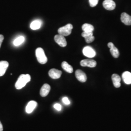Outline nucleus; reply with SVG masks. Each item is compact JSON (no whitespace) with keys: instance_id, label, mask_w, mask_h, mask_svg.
<instances>
[{"instance_id":"f257e3e1","label":"nucleus","mask_w":131,"mask_h":131,"mask_svg":"<svg viewBox=\"0 0 131 131\" xmlns=\"http://www.w3.org/2000/svg\"><path fill=\"white\" fill-rule=\"evenodd\" d=\"M31 81V76L29 74H21L15 84L16 89H20L24 87L26 84Z\"/></svg>"},{"instance_id":"f03ea898","label":"nucleus","mask_w":131,"mask_h":131,"mask_svg":"<svg viewBox=\"0 0 131 131\" xmlns=\"http://www.w3.org/2000/svg\"><path fill=\"white\" fill-rule=\"evenodd\" d=\"M36 56L38 62L41 64H45L48 61L47 57L46 56L43 49L41 48H38L36 50Z\"/></svg>"},{"instance_id":"7ed1b4c3","label":"nucleus","mask_w":131,"mask_h":131,"mask_svg":"<svg viewBox=\"0 0 131 131\" xmlns=\"http://www.w3.org/2000/svg\"><path fill=\"white\" fill-rule=\"evenodd\" d=\"M73 26L71 24H68L65 26L59 28L58 30V33L59 35H62L64 37L68 36L71 33Z\"/></svg>"},{"instance_id":"20e7f679","label":"nucleus","mask_w":131,"mask_h":131,"mask_svg":"<svg viewBox=\"0 0 131 131\" xmlns=\"http://www.w3.org/2000/svg\"><path fill=\"white\" fill-rule=\"evenodd\" d=\"M83 53L84 56L89 58H93L96 54L95 50L90 46H85L84 47L83 50Z\"/></svg>"},{"instance_id":"39448f33","label":"nucleus","mask_w":131,"mask_h":131,"mask_svg":"<svg viewBox=\"0 0 131 131\" xmlns=\"http://www.w3.org/2000/svg\"><path fill=\"white\" fill-rule=\"evenodd\" d=\"M54 39L56 43H57L60 46L65 47L67 46V42L65 37L60 35H56L54 36Z\"/></svg>"},{"instance_id":"423d86ee","label":"nucleus","mask_w":131,"mask_h":131,"mask_svg":"<svg viewBox=\"0 0 131 131\" xmlns=\"http://www.w3.org/2000/svg\"><path fill=\"white\" fill-rule=\"evenodd\" d=\"M80 65L82 67L94 68L97 65V62L93 59H84L80 62Z\"/></svg>"},{"instance_id":"0eeeda50","label":"nucleus","mask_w":131,"mask_h":131,"mask_svg":"<svg viewBox=\"0 0 131 131\" xmlns=\"http://www.w3.org/2000/svg\"><path fill=\"white\" fill-rule=\"evenodd\" d=\"M75 76L77 80L82 83L85 82L87 80V77L85 73L80 70H77L75 71Z\"/></svg>"},{"instance_id":"6e6552de","label":"nucleus","mask_w":131,"mask_h":131,"mask_svg":"<svg viewBox=\"0 0 131 131\" xmlns=\"http://www.w3.org/2000/svg\"><path fill=\"white\" fill-rule=\"evenodd\" d=\"M107 46L110 48V52L111 55L114 58H118L119 56V52L117 48L114 46V44L112 42H109L108 43Z\"/></svg>"},{"instance_id":"1a4fd4ad","label":"nucleus","mask_w":131,"mask_h":131,"mask_svg":"<svg viewBox=\"0 0 131 131\" xmlns=\"http://www.w3.org/2000/svg\"><path fill=\"white\" fill-rule=\"evenodd\" d=\"M103 5V7L108 10H113L116 8V4L113 0H105Z\"/></svg>"},{"instance_id":"9d476101","label":"nucleus","mask_w":131,"mask_h":131,"mask_svg":"<svg viewBox=\"0 0 131 131\" xmlns=\"http://www.w3.org/2000/svg\"><path fill=\"white\" fill-rule=\"evenodd\" d=\"M62 73V72L61 70L56 69H52L49 71V75L53 79H57L60 78Z\"/></svg>"},{"instance_id":"9b49d317","label":"nucleus","mask_w":131,"mask_h":131,"mask_svg":"<svg viewBox=\"0 0 131 131\" xmlns=\"http://www.w3.org/2000/svg\"><path fill=\"white\" fill-rule=\"evenodd\" d=\"M122 23L126 25H131V16L126 13H122L121 18Z\"/></svg>"},{"instance_id":"f8f14e48","label":"nucleus","mask_w":131,"mask_h":131,"mask_svg":"<svg viewBox=\"0 0 131 131\" xmlns=\"http://www.w3.org/2000/svg\"><path fill=\"white\" fill-rule=\"evenodd\" d=\"M37 105H38L37 103L34 101H31L29 102L26 107V109H25L26 112L28 114L31 113L37 107Z\"/></svg>"},{"instance_id":"ddd939ff","label":"nucleus","mask_w":131,"mask_h":131,"mask_svg":"<svg viewBox=\"0 0 131 131\" xmlns=\"http://www.w3.org/2000/svg\"><path fill=\"white\" fill-rule=\"evenodd\" d=\"M51 90V86L49 84H43L40 91V94L43 97H46L49 93Z\"/></svg>"},{"instance_id":"4468645a","label":"nucleus","mask_w":131,"mask_h":131,"mask_svg":"<svg viewBox=\"0 0 131 131\" xmlns=\"http://www.w3.org/2000/svg\"><path fill=\"white\" fill-rule=\"evenodd\" d=\"M9 66V63L7 61H0V76L4 75Z\"/></svg>"},{"instance_id":"2eb2a0df","label":"nucleus","mask_w":131,"mask_h":131,"mask_svg":"<svg viewBox=\"0 0 131 131\" xmlns=\"http://www.w3.org/2000/svg\"><path fill=\"white\" fill-rule=\"evenodd\" d=\"M112 80L114 86L116 88H118L121 86V78L117 74H113L112 76Z\"/></svg>"},{"instance_id":"dca6fc26","label":"nucleus","mask_w":131,"mask_h":131,"mask_svg":"<svg viewBox=\"0 0 131 131\" xmlns=\"http://www.w3.org/2000/svg\"><path fill=\"white\" fill-rule=\"evenodd\" d=\"M122 79L127 84H131V73L129 71H125L122 75Z\"/></svg>"},{"instance_id":"f3484780","label":"nucleus","mask_w":131,"mask_h":131,"mask_svg":"<svg viewBox=\"0 0 131 131\" xmlns=\"http://www.w3.org/2000/svg\"><path fill=\"white\" fill-rule=\"evenodd\" d=\"M62 68L64 70H65L66 72L71 73L73 71V68L71 66H70V64H69L66 61H64L61 64Z\"/></svg>"},{"instance_id":"a211bd4d","label":"nucleus","mask_w":131,"mask_h":131,"mask_svg":"<svg viewBox=\"0 0 131 131\" xmlns=\"http://www.w3.org/2000/svg\"><path fill=\"white\" fill-rule=\"evenodd\" d=\"M42 23L40 20H35L32 21L30 24V28L32 30H38L41 27Z\"/></svg>"},{"instance_id":"6ab92c4d","label":"nucleus","mask_w":131,"mask_h":131,"mask_svg":"<svg viewBox=\"0 0 131 131\" xmlns=\"http://www.w3.org/2000/svg\"><path fill=\"white\" fill-rule=\"evenodd\" d=\"M82 30L84 32H93L94 30L93 26L91 24H85L82 26Z\"/></svg>"},{"instance_id":"aec40b11","label":"nucleus","mask_w":131,"mask_h":131,"mask_svg":"<svg viewBox=\"0 0 131 131\" xmlns=\"http://www.w3.org/2000/svg\"><path fill=\"white\" fill-rule=\"evenodd\" d=\"M25 40V38L23 36H19L16 38L13 41V44L15 46H18L20 45Z\"/></svg>"},{"instance_id":"412c9836","label":"nucleus","mask_w":131,"mask_h":131,"mask_svg":"<svg viewBox=\"0 0 131 131\" xmlns=\"http://www.w3.org/2000/svg\"><path fill=\"white\" fill-rule=\"evenodd\" d=\"M85 38V41L88 43H90L93 42L94 40V39H95V38H94L93 35L88 37L85 38Z\"/></svg>"},{"instance_id":"4be33fe9","label":"nucleus","mask_w":131,"mask_h":131,"mask_svg":"<svg viewBox=\"0 0 131 131\" xmlns=\"http://www.w3.org/2000/svg\"><path fill=\"white\" fill-rule=\"evenodd\" d=\"M99 0H89V5L91 7H95L98 3Z\"/></svg>"},{"instance_id":"5701e85b","label":"nucleus","mask_w":131,"mask_h":131,"mask_svg":"<svg viewBox=\"0 0 131 131\" xmlns=\"http://www.w3.org/2000/svg\"><path fill=\"white\" fill-rule=\"evenodd\" d=\"M93 32H84L82 33V36L84 38H86L88 37H89L90 36L93 35Z\"/></svg>"},{"instance_id":"b1692460","label":"nucleus","mask_w":131,"mask_h":131,"mask_svg":"<svg viewBox=\"0 0 131 131\" xmlns=\"http://www.w3.org/2000/svg\"><path fill=\"white\" fill-rule=\"evenodd\" d=\"M63 103L66 105H69L70 104V101L67 97H64L62 99Z\"/></svg>"},{"instance_id":"393cba45","label":"nucleus","mask_w":131,"mask_h":131,"mask_svg":"<svg viewBox=\"0 0 131 131\" xmlns=\"http://www.w3.org/2000/svg\"><path fill=\"white\" fill-rule=\"evenodd\" d=\"M53 107L56 109V110H57L58 111H61V109H62V106H61V105L59 103L54 104V105H53Z\"/></svg>"},{"instance_id":"a878e982","label":"nucleus","mask_w":131,"mask_h":131,"mask_svg":"<svg viewBox=\"0 0 131 131\" xmlns=\"http://www.w3.org/2000/svg\"><path fill=\"white\" fill-rule=\"evenodd\" d=\"M4 39V37L3 35H0V48L1 47V45H2V44L3 43V41Z\"/></svg>"},{"instance_id":"bb28decb","label":"nucleus","mask_w":131,"mask_h":131,"mask_svg":"<svg viewBox=\"0 0 131 131\" xmlns=\"http://www.w3.org/2000/svg\"><path fill=\"white\" fill-rule=\"evenodd\" d=\"M0 131H3V126L1 122H0Z\"/></svg>"}]
</instances>
